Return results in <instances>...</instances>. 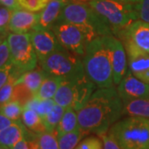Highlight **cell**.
Segmentation results:
<instances>
[{
	"label": "cell",
	"instance_id": "obj_1",
	"mask_svg": "<svg viewBox=\"0 0 149 149\" xmlns=\"http://www.w3.org/2000/svg\"><path fill=\"white\" fill-rule=\"evenodd\" d=\"M123 103L117 88H101L95 91L85 106L77 112L80 128L98 136L109 132L123 115Z\"/></svg>",
	"mask_w": 149,
	"mask_h": 149
},
{
	"label": "cell",
	"instance_id": "obj_2",
	"mask_svg": "<svg viewBox=\"0 0 149 149\" xmlns=\"http://www.w3.org/2000/svg\"><path fill=\"white\" fill-rule=\"evenodd\" d=\"M82 62L87 77L96 87L101 89L113 86L111 61L104 37H96L87 44Z\"/></svg>",
	"mask_w": 149,
	"mask_h": 149
},
{
	"label": "cell",
	"instance_id": "obj_3",
	"mask_svg": "<svg viewBox=\"0 0 149 149\" xmlns=\"http://www.w3.org/2000/svg\"><path fill=\"white\" fill-rule=\"evenodd\" d=\"M58 22H68L80 27L88 43L96 37L113 36L110 27L87 3L69 2L63 8Z\"/></svg>",
	"mask_w": 149,
	"mask_h": 149
},
{
	"label": "cell",
	"instance_id": "obj_4",
	"mask_svg": "<svg viewBox=\"0 0 149 149\" xmlns=\"http://www.w3.org/2000/svg\"><path fill=\"white\" fill-rule=\"evenodd\" d=\"M109 132L121 149H149V118H125L115 123Z\"/></svg>",
	"mask_w": 149,
	"mask_h": 149
},
{
	"label": "cell",
	"instance_id": "obj_5",
	"mask_svg": "<svg viewBox=\"0 0 149 149\" xmlns=\"http://www.w3.org/2000/svg\"><path fill=\"white\" fill-rule=\"evenodd\" d=\"M87 4L110 27L113 36L139 20L136 4H128L114 0H89Z\"/></svg>",
	"mask_w": 149,
	"mask_h": 149
},
{
	"label": "cell",
	"instance_id": "obj_6",
	"mask_svg": "<svg viewBox=\"0 0 149 149\" xmlns=\"http://www.w3.org/2000/svg\"><path fill=\"white\" fill-rule=\"evenodd\" d=\"M95 89L96 85L87 77L86 74H81L64 80L53 100L56 104L65 109L72 108L78 112L85 106Z\"/></svg>",
	"mask_w": 149,
	"mask_h": 149
},
{
	"label": "cell",
	"instance_id": "obj_7",
	"mask_svg": "<svg viewBox=\"0 0 149 149\" xmlns=\"http://www.w3.org/2000/svg\"><path fill=\"white\" fill-rule=\"evenodd\" d=\"M40 65L48 75L58 76L65 80L85 74L80 56L63 47L48 56Z\"/></svg>",
	"mask_w": 149,
	"mask_h": 149
},
{
	"label": "cell",
	"instance_id": "obj_8",
	"mask_svg": "<svg viewBox=\"0 0 149 149\" xmlns=\"http://www.w3.org/2000/svg\"><path fill=\"white\" fill-rule=\"evenodd\" d=\"M7 40L10 50L11 62L19 72L24 74L37 68L38 59L29 33H9Z\"/></svg>",
	"mask_w": 149,
	"mask_h": 149
},
{
	"label": "cell",
	"instance_id": "obj_9",
	"mask_svg": "<svg viewBox=\"0 0 149 149\" xmlns=\"http://www.w3.org/2000/svg\"><path fill=\"white\" fill-rule=\"evenodd\" d=\"M52 30L62 47L80 57L84 56L88 42L80 27L68 22H58Z\"/></svg>",
	"mask_w": 149,
	"mask_h": 149
},
{
	"label": "cell",
	"instance_id": "obj_10",
	"mask_svg": "<svg viewBox=\"0 0 149 149\" xmlns=\"http://www.w3.org/2000/svg\"><path fill=\"white\" fill-rule=\"evenodd\" d=\"M104 41L109 51L114 85H118L128 72V56L123 42L115 36H104Z\"/></svg>",
	"mask_w": 149,
	"mask_h": 149
},
{
	"label": "cell",
	"instance_id": "obj_11",
	"mask_svg": "<svg viewBox=\"0 0 149 149\" xmlns=\"http://www.w3.org/2000/svg\"><path fill=\"white\" fill-rule=\"evenodd\" d=\"M121 42L127 52L128 70L138 79L149 84V53L130 41L122 40Z\"/></svg>",
	"mask_w": 149,
	"mask_h": 149
},
{
	"label": "cell",
	"instance_id": "obj_12",
	"mask_svg": "<svg viewBox=\"0 0 149 149\" xmlns=\"http://www.w3.org/2000/svg\"><path fill=\"white\" fill-rule=\"evenodd\" d=\"M30 34L39 63L54 52L62 47L52 29H43L37 27L30 32Z\"/></svg>",
	"mask_w": 149,
	"mask_h": 149
},
{
	"label": "cell",
	"instance_id": "obj_13",
	"mask_svg": "<svg viewBox=\"0 0 149 149\" xmlns=\"http://www.w3.org/2000/svg\"><path fill=\"white\" fill-rule=\"evenodd\" d=\"M117 91L123 102L149 98V84L135 77L129 70L118 85Z\"/></svg>",
	"mask_w": 149,
	"mask_h": 149
},
{
	"label": "cell",
	"instance_id": "obj_14",
	"mask_svg": "<svg viewBox=\"0 0 149 149\" xmlns=\"http://www.w3.org/2000/svg\"><path fill=\"white\" fill-rule=\"evenodd\" d=\"M118 39L128 40L143 51L149 53V23L137 20L118 32Z\"/></svg>",
	"mask_w": 149,
	"mask_h": 149
},
{
	"label": "cell",
	"instance_id": "obj_15",
	"mask_svg": "<svg viewBox=\"0 0 149 149\" xmlns=\"http://www.w3.org/2000/svg\"><path fill=\"white\" fill-rule=\"evenodd\" d=\"M39 13L17 8L12 12L8 28L13 33H29L37 27Z\"/></svg>",
	"mask_w": 149,
	"mask_h": 149
},
{
	"label": "cell",
	"instance_id": "obj_16",
	"mask_svg": "<svg viewBox=\"0 0 149 149\" xmlns=\"http://www.w3.org/2000/svg\"><path fill=\"white\" fill-rule=\"evenodd\" d=\"M69 0H50L47 5L39 13L37 27L43 29H52L58 22L62 10Z\"/></svg>",
	"mask_w": 149,
	"mask_h": 149
},
{
	"label": "cell",
	"instance_id": "obj_17",
	"mask_svg": "<svg viewBox=\"0 0 149 149\" xmlns=\"http://www.w3.org/2000/svg\"><path fill=\"white\" fill-rule=\"evenodd\" d=\"M29 132L21 120L16 121L0 132V145L12 149Z\"/></svg>",
	"mask_w": 149,
	"mask_h": 149
},
{
	"label": "cell",
	"instance_id": "obj_18",
	"mask_svg": "<svg viewBox=\"0 0 149 149\" xmlns=\"http://www.w3.org/2000/svg\"><path fill=\"white\" fill-rule=\"evenodd\" d=\"M47 75L48 74L43 70L42 67L41 68L37 67L34 70H32L22 74L19 79L17 80L16 84L17 83L23 84L35 96Z\"/></svg>",
	"mask_w": 149,
	"mask_h": 149
},
{
	"label": "cell",
	"instance_id": "obj_19",
	"mask_svg": "<svg viewBox=\"0 0 149 149\" xmlns=\"http://www.w3.org/2000/svg\"><path fill=\"white\" fill-rule=\"evenodd\" d=\"M123 103V115L149 118V98L132 100Z\"/></svg>",
	"mask_w": 149,
	"mask_h": 149
},
{
	"label": "cell",
	"instance_id": "obj_20",
	"mask_svg": "<svg viewBox=\"0 0 149 149\" xmlns=\"http://www.w3.org/2000/svg\"><path fill=\"white\" fill-rule=\"evenodd\" d=\"M65 79L58 76L47 75L34 98L39 100H53L56 92Z\"/></svg>",
	"mask_w": 149,
	"mask_h": 149
},
{
	"label": "cell",
	"instance_id": "obj_21",
	"mask_svg": "<svg viewBox=\"0 0 149 149\" xmlns=\"http://www.w3.org/2000/svg\"><path fill=\"white\" fill-rule=\"evenodd\" d=\"M80 128L78 121V114L72 108H67L65 110L61 120L59 123L58 126L55 131L56 135L59 137L65 133H71Z\"/></svg>",
	"mask_w": 149,
	"mask_h": 149
},
{
	"label": "cell",
	"instance_id": "obj_22",
	"mask_svg": "<svg viewBox=\"0 0 149 149\" xmlns=\"http://www.w3.org/2000/svg\"><path fill=\"white\" fill-rule=\"evenodd\" d=\"M33 149H60L57 136L55 133L43 132L32 133L31 137Z\"/></svg>",
	"mask_w": 149,
	"mask_h": 149
},
{
	"label": "cell",
	"instance_id": "obj_23",
	"mask_svg": "<svg viewBox=\"0 0 149 149\" xmlns=\"http://www.w3.org/2000/svg\"><path fill=\"white\" fill-rule=\"evenodd\" d=\"M22 122L32 133H41L46 132L42 118L31 109L23 108V112L22 114Z\"/></svg>",
	"mask_w": 149,
	"mask_h": 149
},
{
	"label": "cell",
	"instance_id": "obj_24",
	"mask_svg": "<svg viewBox=\"0 0 149 149\" xmlns=\"http://www.w3.org/2000/svg\"><path fill=\"white\" fill-rule=\"evenodd\" d=\"M86 132L79 128L71 133H65L57 137L60 149H74L85 137Z\"/></svg>",
	"mask_w": 149,
	"mask_h": 149
},
{
	"label": "cell",
	"instance_id": "obj_25",
	"mask_svg": "<svg viewBox=\"0 0 149 149\" xmlns=\"http://www.w3.org/2000/svg\"><path fill=\"white\" fill-rule=\"evenodd\" d=\"M65 110V108L56 104L52 110L47 113L45 117L42 118L43 123L47 132L55 133L59 123L61 120V118L64 114Z\"/></svg>",
	"mask_w": 149,
	"mask_h": 149
},
{
	"label": "cell",
	"instance_id": "obj_26",
	"mask_svg": "<svg viewBox=\"0 0 149 149\" xmlns=\"http://www.w3.org/2000/svg\"><path fill=\"white\" fill-rule=\"evenodd\" d=\"M56 103L53 100H39L33 98L23 108L31 109L37 113L42 118H44L47 113L52 110Z\"/></svg>",
	"mask_w": 149,
	"mask_h": 149
},
{
	"label": "cell",
	"instance_id": "obj_27",
	"mask_svg": "<svg viewBox=\"0 0 149 149\" xmlns=\"http://www.w3.org/2000/svg\"><path fill=\"white\" fill-rule=\"evenodd\" d=\"M0 112L13 121H20L23 107L17 101H9L0 106Z\"/></svg>",
	"mask_w": 149,
	"mask_h": 149
},
{
	"label": "cell",
	"instance_id": "obj_28",
	"mask_svg": "<svg viewBox=\"0 0 149 149\" xmlns=\"http://www.w3.org/2000/svg\"><path fill=\"white\" fill-rule=\"evenodd\" d=\"M34 98V95L22 83H17L14 87L13 94L10 101L18 102L22 106L24 107L28 102Z\"/></svg>",
	"mask_w": 149,
	"mask_h": 149
},
{
	"label": "cell",
	"instance_id": "obj_29",
	"mask_svg": "<svg viewBox=\"0 0 149 149\" xmlns=\"http://www.w3.org/2000/svg\"><path fill=\"white\" fill-rule=\"evenodd\" d=\"M50 0H16L20 8L32 13H39L46 8Z\"/></svg>",
	"mask_w": 149,
	"mask_h": 149
},
{
	"label": "cell",
	"instance_id": "obj_30",
	"mask_svg": "<svg viewBox=\"0 0 149 149\" xmlns=\"http://www.w3.org/2000/svg\"><path fill=\"white\" fill-rule=\"evenodd\" d=\"M74 149H103V142L100 137L91 136L80 141Z\"/></svg>",
	"mask_w": 149,
	"mask_h": 149
},
{
	"label": "cell",
	"instance_id": "obj_31",
	"mask_svg": "<svg viewBox=\"0 0 149 149\" xmlns=\"http://www.w3.org/2000/svg\"><path fill=\"white\" fill-rule=\"evenodd\" d=\"M10 50L7 37L0 42V69L3 68L7 65L10 64Z\"/></svg>",
	"mask_w": 149,
	"mask_h": 149
},
{
	"label": "cell",
	"instance_id": "obj_32",
	"mask_svg": "<svg viewBox=\"0 0 149 149\" xmlns=\"http://www.w3.org/2000/svg\"><path fill=\"white\" fill-rule=\"evenodd\" d=\"M139 20L149 23V0H141L136 4Z\"/></svg>",
	"mask_w": 149,
	"mask_h": 149
},
{
	"label": "cell",
	"instance_id": "obj_33",
	"mask_svg": "<svg viewBox=\"0 0 149 149\" xmlns=\"http://www.w3.org/2000/svg\"><path fill=\"white\" fill-rule=\"evenodd\" d=\"M103 142V149H121L117 141L109 132L99 136Z\"/></svg>",
	"mask_w": 149,
	"mask_h": 149
},
{
	"label": "cell",
	"instance_id": "obj_34",
	"mask_svg": "<svg viewBox=\"0 0 149 149\" xmlns=\"http://www.w3.org/2000/svg\"><path fill=\"white\" fill-rule=\"evenodd\" d=\"M13 10L6 7H0V30L8 29Z\"/></svg>",
	"mask_w": 149,
	"mask_h": 149
},
{
	"label": "cell",
	"instance_id": "obj_35",
	"mask_svg": "<svg viewBox=\"0 0 149 149\" xmlns=\"http://www.w3.org/2000/svg\"><path fill=\"white\" fill-rule=\"evenodd\" d=\"M13 68H14V65H13V63H10V64L7 65L3 68L0 69V90L8 81Z\"/></svg>",
	"mask_w": 149,
	"mask_h": 149
},
{
	"label": "cell",
	"instance_id": "obj_36",
	"mask_svg": "<svg viewBox=\"0 0 149 149\" xmlns=\"http://www.w3.org/2000/svg\"><path fill=\"white\" fill-rule=\"evenodd\" d=\"M31 137H32V132H29L26 137H24L22 140H20L12 149H33Z\"/></svg>",
	"mask_w": 149,
	"mask_h": 149
},
{
	"label": "cell",
	"instance_id": "obj_37",
	"mask_svg": "<svg viewBox=\"0 0 149 149\" xmlns=\"http://www.w3.org/2000/svg\"><path fill=\"white\" fill-rule=\"evenodd\" d=\"M15 122L16 121H13L8 117H6L3 113L0 112V132L7 128L8 127H9L10 125H12L13 123Z\"/></svg>",
	"mask_w": 149,
	"mask_h": 149
},
{
	"label": "cell",
	"instance_id": "obj_38",
	"mask_svg": "<svg viewBox=\"0 0 149 149\" xmlns=\"http://www.w3.org/2000/svg\"><path fill=\"white\" fill-rule=\"evenodd\" d=\"M0 4H2L3 7H6L8 8H10L12 10L20 8L17 3L16 0H0Z\"/></svg>",
	"mask_w": 149,
	"mask_h": 149
},
{
	"label": "cell",
	"instance_id": "obj_39",
	"mask_svg": "<svg viewBox=\"0 0 149 149\" xmlns=\"http://www.w3.org/2000/svg\"><path fill=\"white\" fill-rule=\"evenodd\" d=\"M117 2H120L123 3H128V4H138L141 0H114Z\"/></svg>",
	"mask_w": 149,
	"mask_h": 149
},
{
	"label": "cell",
	"instance_id": "obj_40",
	"mask_svg": "<svg viewBox=\"0 0 149 149\" xmlns=\"http://www.w3.org/2000/svg\"><path fill=\"white\" fill-rule=\"evenodd\" d=\"M7 31H8V29H5V30H0V42L3 41V39H5V38H4L5 37H8V36H6Z\"/></svg>",
	"mask_w": 149,
	"mask_h": 149
},
{
	"label": "cell",
	"instance_id": "obj_41",
	"mask_svg": "<svg viewBox=\"0 0 149 149\" xmlns=\"http://www.w3.org/2000/svg\"><path fill=\"white\" fill-rule=\"evenodd\" d=\"M0 149H9V148H6V147H4V146H2V145H0Z\"/></svg>",
	"mask_w": 149,
	"mask_h": 149
}]
</instances>
